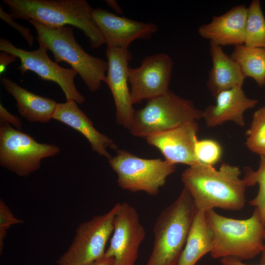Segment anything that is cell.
<instances>
[{"label": "cell", "mask_w": 265, "mask_h": 265, "mask_svg": "<svg viewBox=\"0 0 265 265\" xmlns=\"http://www.w3.org/2000/svg\"><path fill=\"white\" fill-rule=\"evenodd\" d=\"M105 1L109 6L115 10L117 13L120 14L122 13L121 8L115 0H105Z\"/></svg>", "instance_id": "33"}, {"label": "cell", "mask_w": 265, "mask_h": 265, "mask_svg": "<svg viewBox=\"0 0 265 265\" xmlns=\"http://www.w3.org/2000/svg\"><path fill=\"white\" fill-rule=\"evenodd\" d=\"M13 19L32 20L44 25H71L81 30L90 47L105 44L92 16L93 9L85 0H3Z\"/></svg>", "instance_id": "2"}, {"label": "cell", "mask_w": 265, "mask_h": 265, "mask_svg": "<svg viewBox=\"0 0 265 265\" xmlns=\"http://www.w3.org/2000/svg\"><path fill=\"white\" fill-rule=\"evenodd\" d=\"M222 265H249L243 263L241 261L232 257H226L221 259ZM260 265H265V264Z\"/></svg>", "instance_id": "31"}, {"label": "cell", "mask_w": 265, "mask_h": 265, "mask_svg": "<svg viewBox=\"0 0 265 265\" xmlns=\"http://www.w3.org/2000/svg\"><path fill=\"white\" fill-rule=\"evenodd\" d=\"M117 174V182L122 188L132 192L143 191L156 196L167 178L175 172L176 165L160 159L139 158L123 149L108 159Z\"/></svg>", "instance_id": "7"}, {"label": "cell", "mask_w": 265, "mask_h": 265, "mask_svg": "<svg viewBox=\"0 0 265 265\" xmlns=\"http://www.w3.org/2000/svg\"><path fill=\"white\" fill-rule=\"evenodd\" d=\"M243 177L247 186H252L257 184L259 188L256 196L249 201L250 205L256 208L261 221L265 227V156L261 157L259 168L254 171L250 168L246 167Z\"/></svg>", "instance_id": "24"}, {"label": "cell", "mask_w": 265, "mask_h": 265, "mask_svg": "<svg viewBox=\"0 0 265 265\" xmlns=\"http://www.w3.org/2000/svg\"><path fill=\"white\" fill-rule=\"evenodd\" d=\"M203 117V110L193 102L169 90L147 101L145 106L135 111L130 132L135 136L144 137L164 132Z\"/></svg>", "instance_id": "6"}, {"label": "cell", "mask_w": 265, "mask_h": 265, "mask_svg": "<svg viewBox=\"0 0 265 265\" xmlns=\"http://www.w3.org/2000/svg\"><path fill=\"white\" fill-rule=\"evenodd\" d=\"M194 152L199 163L212 166L220 161L222 154L220 144L212 139L197 140Z\"/></svg>", "instance_id": "26"}, {"label": "cell", "mask_w": 265, "mask_h": 265, "mask_svg": "<svg viewBox=\"0 0 265 265\" xmlns=\"http://www.w3.org/2000/svg\"><path fill=\"white\" fill-rule=\"evenodd\" d=\"M60 150L56 145L39 143L29 134L0 122V165L20 176L38 170L43 159Z\"/></svg>", "instance_id": "8"}, {"label": "cell", "mask_w": 265, "mask_h": 265, "mask_svg": "<svg viewBox=\"0 0 265 265\" xmlns=\"http://www.w3.org/2000/svg\"><path fill=\"white\" fill-rule=\"evenodd\" d=\"M246 136L247 147L260 157L265 156V106L254 112Z\"/></svg>", "instance_id": "25"}, {"label": "cell", "mask_w": 265, "mask_h": 265, "mask_svg": "<svg viewBox=\"0 0 265 265\" xmlns=\"http://www.w3.org/2000/svg\"><path fill=\"white\" fill-rule=\"evenodd\" d=\"M114 259L104 257L87 265H114Z\"/></svg>", "instance_id": "32"}, {"label": "cell", "mask_w": 265, "mask_h": 265, "mask_svg": "<svg viewBox=\"0 0 265 265\" xmlns=\"http://www.w3.org/2000/svg\"><path fill=\"white\" fill-rule=\"evenodd\" d=\"M1 83L15 99L18 112L25 119L44 123L52 119L57 105L54 100L31 92L4 77Z\"/></svg>", "instance_id": "20"}, {"label": "cell", "mask_w": 265, "mask_h": 265, "mask_svg": "<svg viewBox=\"0 0 265 265\" xmlns=\"http://www.w3.org/2000/svg\"><path fill=\"white\" fill-rule=\"evenodd\" d=\"M145 237V229L136 209L128 203H119L105 257L114 258V265H134Z\"/></svg>", "instance_id": "11"}, {"label": "cell", "mask_w": 265, "mask_h": 265, "mask_svg": "<svg viewBox=\"0 0 265 265\" xmlns=\"http://www.w3.org/2000/svg\"><path fill=\"white\" fill-rule=\"evenodd\" d=\"M247 8L244 45L265 49V17L260 0H252Z\"/></svg>", "instance_id": "23"}, {"label": "cell", "mask_w": 265, "mask_h": 265, "mask_svg": "<svg viewBox=\"0 0 265 265\" xmlns=\"http://www.w3.org/2000/svg\"><path fill=\"white\" fill-rule=\"evenodd\" d=\"M241 173L238 167L228 164H222L217 170L198 163L184 170L181 179L196 210L218 208L238 211L244 206L247 186Z\"/></svg>", "instance_id": "1"}, {"label": "cell", "mask_w": 265, "mask_h": 265, "mask_svg": "<svg viewBox=\"0 0 265 265\" xmlns=\"http://www.w3.org/2000/svg\"><path fill=\"white\" fill-rule=\"evenodd\" d=\"M206 216L214 237L210 253L213 258L232 257L242 261L262 253L265 227L256 208L245 219L227 217L214 209L206 211Z\"/></svg>", "instance_id": "3"}, {"label": "cell", "mask_w": 265, "mask_h": 265, "mask_svg": "<svg viewBox=\"0 0 265 265\" xmlns=\"http://www.w3.org/2000/svg\"><path fill=\"white\" fill-rule=\"evenodd\" d=\"M108 70L105 82L113 97L117 123L130 129L135 111L128 87V72L132 54L128 48L107 46Z\"/></svg>", "instance_id": "13"}, {"label": "cell", "mask_w": 265, "mask_h": 265, "mask_svg": "<svg viewBox=\"0 0 265 265\" xmlns=\"http://www.w3.org/2000/svg\"><path fill=\"white\" fill-rule=\"evenodd\" d=\"M264 248L261 253L262 256L260 260V264H265V229L264 233Z\"/></svg>", "instance_id": "34"}, {"label": "cell", "mask_w": 265, "mask_h": 265, "mask_svg": "<svg viewBox=\"0 0 265 265\" xmlns=\"http://www.w3.org/2000/svg\"><path fill=\"white\" fill-rule=\"evenodd\" d=\"M212 67L207 80L208 88L214 97L221 92L242 87L245 78L240 67L222 47L210 42Z\"/></svg>", "instance_id": "19"}, {"label": "cell", "mask_w": 265, "mask_h": 265, "mask_svg": "<svg viewBox=\"0 0 265 265\" xmlns=\"http://www.w3.org/2000/svg\"><path fill=\"white\" fill-rule=\"evenodd\" d=\"M215 103L203 111V117L207 126L214 127L232 121L239 126L245 125L244 112L258 103L246 97L242 87L221 92L215 97Z\"/></svg>", "instance_id": "17"}, {"label": "cell", "mask_w": 265, "mask_h": 265, "mask_svg": "<svg viewBox=\"0 0 265 265\" xmlns=\"http://www.w3.org/2000/svg\"><path fill=\"white\" fill-rule=\"evenodd\" d=\"M0 18L8 25L18 31L30 47L33 45L34 37L31 34L30 29L15 22L11 14L5 12L3 10L1 5L0 6Z\"/></svg>", "instance_id": "28"}, {"label": "cell", "mask_w": 265, "mask_h": 265, "mask_svg": "<svg viewBox=\"0 0 265 265\" xmlns=\"http://www.w3.org/2000/svg\"><path fill=\"white\" fill-rule=\"evenodd\" d=\"M0 50L20 59L21 64L17 69L22 75L32 71L42 80L57 83L63 91L66 101H74L79 104L85 101L75 84L74 79L78 73L72 68H63L52 60L47 54L48 49L44 46L39 45L38 49L26 51L17 48L7 39L0 38Z\"/></svg>", "instance_id": "10"}, {"label": "cell", "mask_w": 265, "mask_h": 265, "mask_svg": "<svg viewBox=\"0 0 265 265\" xmlns=\"http://www.w3.org/2000/svg\"><path fill=\"white\" fill-rule=\"evenodd\" d=\"M22 220L16 218L1 199L0 200V252L3 251L4 239L6 232L12 225L22 224Z\"/></svg>", "instance_id": "27"}, {"label": "cell", "mask_w": 265, "mask_h": 265, "mask_svg": "<svg viewBox=\"0 0 265 265\" xmlns=\"http://www.w3.org/2000/svg\"><path fill=\"white\" fill-rule=\"evenodd\" d=\"M173 66L171 57L166 53H160L146 56L138 67H129L128 79L133 105L167 92Z\"/></svg>", "instance_id": "12"}, {"label": "cell", "mask_w": 265, "mask_h": 265, "mask_svg": "<svg viewBox=\"0 0 265 265\" xmlns=\"http://www.w3.org/2000/svg\"><path fill=\"white\" fill-rule=\"evenodd\" d=\"M213 242V233L207 221L206 212L196 210L177 265H195L203 256L211 253Z\"/></svg>", "instance_id": "21"}, {"label": "cell", "mask_w": 265, "mask_h": 265, "mask_svg": "<svg viewBox=\"0 0 265 265\" xmlns=\"http://www.w3.org/2000/svg\"><path fill=\"white\" fill-rule=\"evenodd\" d=\"M245 77L252 78L260 86L265 85V49L236 46L231 55Z\"/></svg>", "instance_id": "22"}, {"label": "cell", "mask_w": 265, "mask_h": 265, "mask_svg": "<svg viewBox=\"0 0 265 265\" xmlns=\"http://www.w3.org/2000/svg\"><path fill=\"white\" fill-rule=\"evenodd\" d=\"M52 119L78 131L88 140L92 151L108 159L112 156L107 149H117V145L112 139L95 128L92 121L74 101L57 103Z\"/></svg>", "instance_id": "18"}, {"label": "cell", "mask_w": 265, "mask_h": 265, "mask_svg": "<svg viewBox=\"0 0 265 265\" xmlns=\"http://www.w3.org/2000/svg\"><path fill=\"white\" fill-rule=\"evenodd\" d=\"M196 211L190 194L184 187L155 221L153 248L147 265H177Z\"/></svg>", "instance_id": "4"}, {"label": "cell", "mask_w": 265, "mask_h": 265, "mask_svg": "<svg viewBox=\"0 0 265 265\" xmlns=\"http://www.w3.org/2000/svg\"><path fill=\"white\" fill-rule=\"evenodd\" d=\"M0 122L13 125L17 129L21 130L22 128L21 119L10 113L3 106L0 105Z\"/></svg>", "instance_id": "29"}, {"label": "cell", "mask_w": 265, "mask_h": 265, "mask_svg": "<svg viewBox=\"0 0 265 265\" xmlns=\"http://www.w3.org/2000/svg\"><path fill=\"white\" fill-rule=\"evenodd\" d=\"M17 57L10 53L1 52L0 53V74L5 70L7 66L17 60Z\"/></svg>", "instance_id": "30"}, {"label": "cell", "mask_w": 265, "mask_h": 265, "mask_svg": "<svg viewBox=\"0 0 265 265\" xmlns=\"http://www.w3.org/2000/svg\"><path fill=\"white\" fill-rule=\"evenodd\" d=\"M247 8L244 5L234 6L226 13L213 16L212 21L200 26V36L219 46L244 44Z\"/></svg>", "instance_id": "16"}, {"label": "cell", "mask_w": 265, "mask_h": 265, "mask_svg": "<svg viewBox=\"0 0 265 265\" xmlns=\"http://www.w3.org/2000/svg\"><path fill=\"white\" fill-rule=\"evenodd\" d=\"M27 21L36 30L39 44L52 53L55 62L70 65L90 91L100 88L106 80L107 61L87 53L76 40L72 27H52L32 20Z\"/></svg>", "instance_id": "5"}, {"label": "cell", "mask_w": 265, "mask_h": 265, "mask_svg": "<svg viewBox=\"0 0 265 265\" xmlns=\"http://www.w3.org/2000/svg\"><path fill=\"white\" fill-rule=\"evenodd\" d=\"M119 206L81 223L68 250L56 261L58 265H87L105 257L107 242L112 235Z\"/></svg>", "instance_id": "9"}, {"label": "cell", "mask_w": 265, "mask_h": 265, "mask_svg": "<svg viewBox=\"0 0 265 265\" xmlns=\"http://www.w3.org/2000/svg\"><path fill=\"white\" fill-rule=\"evenodd\" d=\"M198 130L197 121H191L150 135L146 139L149 145L160 151L167 161L191 166L199 163L194 152Z\"/></svg>", "instance_id": "15"}, {"label": "cell", "mask_w": 265, "mask_h": 265, "mask_svg": "<svg viewBox=\"0 0 265 265\" xmlns=\"http://www.w3.org/2000/svg\"><path fill=\"white\" fill-rule=\"evenodd\" d=\"M92 16L107 46L128 48L135 40L150 39L158 30L153 23L119 16L101 8L93 9Z\"/></svg>", "instance_id": "14"}]
</instances>
